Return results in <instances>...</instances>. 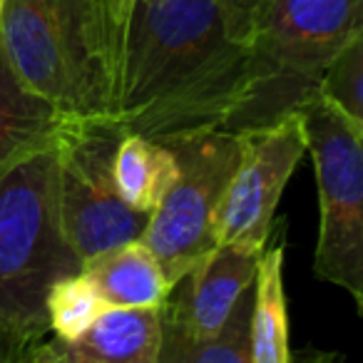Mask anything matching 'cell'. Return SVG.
Returning <instances> with one entry per match:
<instances>
[{"mask_svg": "<svg viewBox=\"0 0 363 363\" xmlns=\"http://www.w3.org/2000/svg\"><path fill=\"white\" fill-rule=\"evenodd\" d=\"M252 45L219 0H132L122 30L117 125L155 142L222 130L252 87Z\"/></svg>", "mask_w": 363, "mask_h": 363, "instance_id": "cell-1", "label": "cell"}, {"mask_svg": "<svg viewBox=\"0 0 363 363\" xmlns=\"http://www.w3.org/2000/svg\"><path fill=\"white\" fill-rule=\"evenodd\" d=\"M0 45L21 82L77 122H117L122 30L92 0H6Z\"/></svg>", "mask_w": 363, "mask_h": 363, "instance_id": "cell-2", "label": "cell"}, {"mask_svg": "<svg viewBox=\"0 0 363 363\" xmlns=\"http://www.w3.org/2000/svg\"><path fill=\"white\" fill-rule=\"evenodd\" d=\"M57 145V142H55ZM55 145L0 172V348L35 346L50 333L45 298L82 262L57 209Z\"/></svg>", "mask_w": 363, "mask_h": 363, "instance_id": "cell-3", "label": "cell"}, {"mask_svg": "<svg viewBox=\"0 0 363 363\" xmlns=\"http://www.w3.org/2000/svg\"><path fill=\"white\" fill-rule=\"evenodd\" d=\"M363 0H272L254 35L252 87L222 127L234 135L264 130L318 92L321 72L363 33Z\"/></svg>", "mask_w": 363, "mask_h": 363, "instance_id": "cell-4", "label": "cell"}, {"mask_svg": "<svg viewBox=\"0 0 363 363\" xmlns=\"http://www.w3.org/2000/svg\"><path fill=\"white\" fill-rule=\"evenodd\" d=\"M318 189L313 269L363 306V127L313 95L298 107Z\"/></svg>", "mask_w": 363, "mask_h": 363, "instance_id": "cell-5", "label": "cell"}, {"mask_svg": "<svg viewBox=\"0 0 363 363\" xmlns=\"http://www.w3.org/2000/svg\"><path fill=\"white\" fill-rule=\"evenodd\" d=\"M162 145L174 152L179 174L150 214L142 244L174 286L217 247L219 207L242 155V137L207 130Z\"/></svg>", "mask_w": 363, "mask_h": 363, "instance_id": "cell-6", "label": "cell"}, {"mask_svg": "<svg viewBox=\"0 0 363 363\" xmlns=\"http://www.w3.org/2000/svg\"><path fill=\"white\" fill-rule=\"evenodd\" d=\"M125 130L117 122H70L57 140V209L72 252L87 259L142 239L150 214L130 209L112 179Z\"/></svg>", "mask_w": 363, "mask_h": 363, "instance_id": "cell-7", "label": "cell"}, {"mask_svg": "<svg viewBox=\"0 0 363 363\" xmlns=\"http://www.w3.org/2000/svg\"><path fill=\"white\" fill-rule=\"evenodd\" d=\"M239 137L242 155L219 207L217 244L262 252L284 187L306 155V132L298 112H291L264 130Z\"/></svg>", "mask_w": 363, "mask_h": 363, "instance_id": "cell-8", "label": "cell"}, {"mask_svg": "<svg viewBox=\"0 0 363 363\" xmlns=\"http://www.w3.org/2000/svg\"><path fill=\"white\" fill-rule=\"evenodd\" d=\"M262 252L217 244L169 289L160 313L194 338L219 333L239 298L254 286Z\"/></svg>", "mask_w": 363, "mask_h": 363, "instance_id": "cell-9", "label": "cell"}, {"mask_svg": "<svg viewBox=\"0 0 363 363\" xmlns=\"http://www.w3.org/2000/svg\"><path fill=\"white\" fill-rule=\"evenodd\" d=\"M160 338V308H110L77 338L48 333L30 363H155Z\"/></svg>", "mask_w": 363, "mask_h": 363, "instance_id": "cell-10", "label": "cell"}, {"mask_svg": "<svg viewBox=\"0 0 363 363\" xmlns=\"http://www.w3.org/2000/svg\"><path fill=\"white\" fill-rule=\"evenodd\" d=\"M70 122L75 120L23 85L0 45V172L52 147Z\"/></svg>", "mask_w": 363, "mask_h": 363, "instance_id": "cell-11", "label": "cell"}, {"mask_svg": "<svg viewBox=\"0 0 363 363\" xmlns=\"http://www.w3.org/2000/svg\"><path fill=\"white\" fill-rule=\"evenodd\" d=\"M82 274L107 308H160L172 289L142 239L87 259Z\"/></svg>", "mask_w": 363, "mask_h": 363, "instance_id": "cell-12", "label": "cell"}, {"mask_svg": "<svg viewBox=\"0 0 363 363\" xmlns=\"http://www.w3.org/2000/svg\"><path fill=\"white\" fill-rule=\"evenodd\" d=\"M284 229H274L259 257L254 279L252 328L249 346L252 363H291L289 348V306L284 291Z\"/></svg>", "mask_w": 363, "mask_h": 363, "instance_id": "cell-13", "label": "cell"}, {"mask_svg": "<svg viewBox=\"0 0 363 363\" xmlns=\"http://www.w3.org/2000/svg\"><path fill=\"white\" fill-rule=\"evenodd\" d=\"M179 174L174 152L167 145L125 132L112 160V179L130 209L152 214Z\"/></svg>", "mask_w": 363, "mask_h": 363, "instance_id": "cell-14", "label": "cell"}, {"mask_svg": "<svg viewBox=\"0 0 363 363\" xmlns=\"http://www.w3.org/2000/svg\"><path fill=\"white\" fill-rule=\"evenodd\" d=\"M252 303L254 286L239 298L222 331L209 338L189 336L184 328L160 313L162 338L155 363H252Z\"/></svg>", "mask_w": 363, "mask_h": 363, "instance_id": "cell-15", "label": "cell"}, {"mask_svg": "<svg viewBox=\"0 0 363 363\" xmlns=\"http://www.w3.org/2000/svg\"><path fill=\"white\" fill-rule=\"evenodd\" d=\"M105 311H110V308L97 296L95 286L82 274V269L52 284L45 298L48 328L60 338H77Z\"/></svg>", "mask_w": 363, "mask_h": 363, "instance_id": "cell-16", "label": "cell"}, {"mask_svg": "<svg viewBox=\"0 0 363 363\" xmlns=\"http://www.w3.org/2000/svg\"><path fill=\"white\" fill-rule=\"evenodd\" d=\"M318 95L363 127V33L353 35L326 65L318 80Z\"/></svg>", "mask_w": 363, "mask_h": 363, "instance_id": "cell-17", "label": "cell"}, {"mask_svg": "<svg viewBox=\"0 0 363 363\" xmlns=\"http://www.w3.org/2000/svg\"><path fill=\"white\" fill-rule=\"evenodd\" d=\"M227 13V21L232 33L239 40L254 45V35H257V28L262 23L267 8L272 6V0H219Z\"/></svg>", "mask_w": 363, "mask_h": 363, "instance_id": "cell-18", "label": "cell"}, {"mask_svg": "<svg viewBox=\"0 0 363 363\" xmlns=\"http://www.w3.org/2000/svg\"><path fill=\"white\" fill-rule=\"evenodd\" d=\"M92 3H97V6L105 11V16L110 18L120 30H125V21L132 8V0H92Z\"/></svg>", "mask_w": 363, "mask_h": 363, "instance_id": "cell-19", "label": "cell"}, {"mask_svg": "<svg viewBox=\"0 0 363 363\" xmlns=\"http://www.w3.org/2000/svg\"><path fill=\"white\" fill-rule=\"evenodd\" d=\"M291 363H346L341 353H323V351H303Z\"/></svg>", "mask_w": 363, "mask_h": 363, "instance_id": "cell-20", "label": "cell"}, {"mask_svg": "<svg viewBox=\"0 0 363 363\" xmlns=\"http://www.w3.org/2000/svg\"><path fill=\"white\" fill-rule=\"evenodd\" d=\"M30 348H13V351H8L6 356H3V361L0 363H30Z\"/></svg>", "mask_w": 363, "mask_h": 363, "instance_id": "cell-21", "label": "cell"}, {"mask_svg": "<svg viewBox=\"0 0 363 363\" xmlns=\"http://www.w3.org/2000/svg\"><path fill=\"white\" fill-rule=\"evenodd\" d=\"M3 8H6V0H0V16H3Z\"/></svg>", "mask_w": 363, "mask_h": 363, "instance_id": "cell-22", "label": "cell"}, {"mask_svg": "<svg viewBox=\"0 0 363 363\" xmlns=\"http://www.w3.org/2000/svg\"><path fill=\"white\" fill-rule=\"evenodd\" d=\"M0 361H3V348H0Z\"/></svg>", "mask_w": 363, "mask_h": 363, "instance_id": "cell-23", "label": "cell"}]
</instances>
